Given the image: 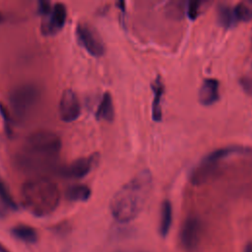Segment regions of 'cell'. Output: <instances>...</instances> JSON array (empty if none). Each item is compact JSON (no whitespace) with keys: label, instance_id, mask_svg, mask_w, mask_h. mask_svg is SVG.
Instances as JSON below:
<instances>
[{"label":"cell","instance_id":"cell-19","mask_svg":"<svg viewBox=\"0 0 252 252\" xmlns=\"http://www.w3.org/2000/svg\"><path fill=\"white\" fill-rule=\"evenodd\" d=\"M233 9L237 21H252V1L239 2L233 7Z\"/></svg>","mask_w":252,"mask_h":252},{"label":"cell","instance_id":"cell-21","mask_svg":"<svg viewBox=\"0 0 252 252\" xmlns=\"http://www.w3.org/2000/svg\"><path fill=\"white\" fill-rule=\"evenodd\" d=\"M51 3L49 1H39L38 2V12L45 16L47 15L51 10Z\"/></svg>","mask_w":252,"mask_h":252},{"label":"cell","instance_id":"cell-24","mask_svg":"<svg viewBox=\"0 0 252 252\" xmlns=\"http://www.w3.org/2000/svg\"><path fill=\"white\" fill-rule=\"evenodd\" d=\"M0 252H8V250L0 243Z\"/></svg>","mask_w":252,"mask_h":252},{"label":"cell","instance_id":"cell-18","mask_svg":"<svg viewBox=\"0 0 252 252\" xmlns=\"http://www.w3.org/2000/svg\"><path fill=\"white\" fill-rule=\"evenodd\" d=\"M16 204L6 186V184L0 178V214L5 211L15 210Z\"/></svg>","mask_w":252,"mask_h":252},{"label":"cell","instance_id":"cell-6","mask_svg":"<svg viewBox=\"0 0 252 252\" xmlns=\"http://www.w3.org/2000/svg\"><path fill=\"white\" fill-rule=\"evenodd\" d=\"M76 36L79 44L93 56L103 55L104 43L97 32L87 23H78L76 27Z\"/></svg>","mask_w":252,"mask_h":252},{"label":"cell","instance_id":"cell-4","mask_svg":"<svg viewBox=\"0 0 252 252\" xmlns=\"http://www.w3.org/2000/svg\"><path fill=\"white\" fill-rule=\"evenodd\" d=\"M252 149L243 146H228L216 150L206 156L203 160L191 173V182L195 185H200L207 182L213 175L216 174L219 163L227 157L239 154H249Z\"/></svg>","mask_w":252,"mask_h":252},{"label":"cell","instance_id":"cell-17","mask_svg":"<svg viewBox=\"0 0 252 252\" xmlns=\"http://www.w3.org/2000/svg\"><path fill=\"white\" fill-rule=\"evenodd\" d=\"M172 222V206L168 200L163 201L160 209V219L158 230L161 236H166Z\"/></svg>","mask_w":252,"mask_h":252},{"label":"cell","instance_id":"cell-14","mask_svg":"<svg viewBox=\"0 0 252 252\" xmlns=\"http://www.w3.org/2000/svg\"><path fill=\"white\" fill-rule=\"evenodd\" d=\"M95 116L97 119H102L105 121H112L114 117V107L111 94L106 92L103 94L102 98L97 106Z\"/></svg>","mask_w":252,"mask_h":252},{"label":"cell","instance_id":"cell-22","mask_svg":"<svg viewBox=\"0 0 252 252\" xmlns=\"http://www.w3.org/2000/svg\"><path fill=\"white\" fill-rule=\"evenodd\" d=\"M240 84L247 94H252V78H243L240 80Z\"/></svg>","mask_w":252,"mask_h":252},{"label":"cell","instance_id":"cell-8","mask_svg":"<svg viewBox=\"0 0 252 252\" xmlns=\"http://www.w3.org/2000/svg\"><path fill=\"white\" fill-rule=\"evenodd\" d=\"M202 233V222L196 216L188 217L180 231V241L184 249L188 251L195 250L201 240Z\"/></svg>","mask_w":252,"mask_h":252},{"label":"cell","instance_id":"cell-5","mask_svg":"<svg viewBox=\"0 0 252 252\" xmlns=\"http://www.w3.org/2000/svg\"><path fill=\"white\" fill-rule=\"evenodd\" d=\"M40 98L39 88L32 83L15 87L9 94V102L13 112L19 118L27 117L36 106Z\"/></svg>","mask_w":252,"mask_h":252},{"label":"cell","instance_id":"cell-10","mask_svg":"<svg viewBox=\"0 0 252 252\" xmlns=\"http://www.w3.org/2000/svg\"><path fill=\"white\" fill-rule=\"evenodd\" d=\"M97 159L98 158L96 155H93L88 158H78L69 163L64 168H62L61 174L67 178L81 179L85 177L87 174H89V172L96 163Z\"/></svg>","mask_w":252,"mask_h":252},{"label":"cell","instance_id":"cell-12","mask_svg":"<svg viewBox=\"0 0 252 252\" xmlns=\"http://www.w3.org/2000/svg\"><path fill=\"white\" fill-rule=\"evenodd\" d=\"M152 90L154 92V99L152 105V116L154 121H160L162 117V110H161V100L163 95L164 87L160 77H157L152 84Z\"/></svg>","mask_w":252,"mask_h":252},{"label":"cell","instance_id":"cell-2","mask_svg":"<svg viewBox=\"0 0 252 252\" xmlns=\"http://www.w3.org/2000/svg\"><path fill=\"white\" fill-rule=\"evenodd\" d=\"M62 147L60 137L48 130L32 133L18 158L19 164L26 169H38L51 164Z\"/></svg>","mask_w":252,"mask_h":252},{"label":"cell","instance_id":"cell-25","mask_svg":"<svg viewBox=\"0 0 252 252\" xmlns=\"http://www.w3.org/2000/svg\"><path fill=\"white\" fill-rule=\"evenodd\" d=\"M1 21H2V15H1V13H0V23H1Z\"/></svg>","mask_w":252,"mask_h":252},{"label":"cell","instance_id":"cell-9","mask_svg":"<svg viewBox=\"0 0 252 252\" xmlns=\"http://www.w3.org/2000/svg\"><path fill=\"white\" fill-rule=\"evenodd\" d=\"M58 112L60 119L64 122L70 123L78 119L81 114V104L75 92L67 89L62 93L59 100Z\"/></svg>","mask_w":252,"mask_h":252},{"label":"cell","instance_id":"cell-13","mask_svg":"<svg viewBox=\"0 0 252 252\" xmlns=\"http://www.w3.org/2000/svg\"><path fill=\"white\" fill-rule=\"evenodd\" d=\"M217 14L219 25L224 29H231L238 22L234 14V9L230 5L224 3L220 4Z\"/></svg>","mask_w":252,"mask_h":252},{"label":"cell","instance_id":"cell-23","mask_svg":"<svg viewBox=\"0 0 252 252\" xmlns=\"http://www.w3.org/2000/svg\"><path fill=\"white\" fill-rule=\"evenodd\" d=\"M244 252H252V242L247 243V245L245 246Z\"/></svg>","mask_w":252,"mask_h":252},{"label":"cell","instance_id":"cell-15","mask_svg":"<svg viewBox=\"0 0 252 252\" xmlns=\"http://www.w3.org/2000/svg\"><path fill=\"white\" fill-rule=\"evenodd\" d=\"M92 191L89 186L85 184H74L67 188L65 196L72 202H85L90 199Z\"/></svg>","mask_w":252,"mask_h":252},{"label":"cell","instance_id":"cell-16","mask_svg":"<svg viewBox=\"0 0 252 252\" xmlns=\"http://www.w3.org/2000/svg\"><path fill=\"white\" fill-rule=\"evenodd\" d=\"M12 235L25 242V243H34L37 240V233L35 229L28 224H17L11 229Z\"/></svg>","mask_w":252,"mask_h":252},{"label":"cell","instance_id":"cell-1","mask_svg":"<svg viewBox=\"0 0 252 252\" xmlns=\"http://www.w3.org/2000/svg\"><path fill=\"white\" fill-rule=\"evenodd\" d=\"M153 186L150 171L143 170L123 185L110 201L112 217L121 223H126L138 217L142 212Z\"/></svg>","mask_w":252,"mask_h":252},{"label":"cell","instance_id":"cell-3","mask_svg":"<svg viewBox=\"0 0 252 252\" xmlns=\"http://www.w3.org/2000/svg\"><path fill=\"white\" fill-rule=\"evenodd\" d=\"M21 200L25 209L36 217L51 214L60 202L56 183L46 177H36L22 185Z\"/></svg>","mask_w":252,"mask_h":252},{"label":"cell","instance_id":"cell-11","mask_svg":"<svg viewBox=\"0 0 252 252\" xmlns=\"http://www.w3.org/2000/svg\"><path fill=\"white\" fill-rule=\"evenodd\" d=\"M219 82L216 79L204 80L199 90V101L203 105H211L219 99Z\"/></svg>","mask_w":252,"mask_h":252},{"label":"cell","instance_id":"cell-7","mask_svg":"<svg viewBox=\"0 0 252 252\" xmlns=\"http://www.w3.org/2000/svg\"><path fill=\"white\" fill-rule=\"evenodd\" d=\"M67 9L63 3H55L50 12L43 16L40 30L44 35H54L59 32L66 22Z\"/></svg>","mask_w":252,"mask_h":252},{"label":"cell","instance_id":"cell-20","mask_svg":"<svg viewBox=\"0 0 252 252\" xmlns=\"http://www.w3.org/2000/svg\"><path fill=\"white\" fill-rule=\"evenodd\" d=\"M201 3L198 1H191L188 3L187 8H186V13L187 16L190 20H195L199 14V8H200Z\"/></svg>","mask_w":252,"mask_h":252}]
</instances>
